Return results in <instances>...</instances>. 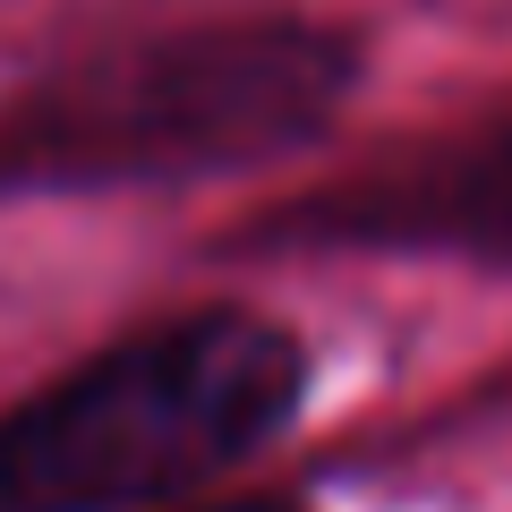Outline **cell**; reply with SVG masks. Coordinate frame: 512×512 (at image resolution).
Wrapping results in <instances>:
<instances>
[{"label":"cell","mask_w":512,"mask_h":512,"mask_svg":"<svg viewBox=\"0 0 512 512\" xmlns=\"http://www.w3.org/2000/svg\"><path fill=\"white\" fill-rule=\"evenodd\" d=\"M308 393V350L248 308H205L103 350L0 419V512H128L274 444Z\"/></svg>","instance_id":"cell-1"},{"label":"cell","mask_w":512,"mask_h":512,"mask_svg":"<svg viewBox=\"0 0 512 512\" xmlns=\"http://www.w3.org/2000/svg\"><path fill=\"white\" fill-rule=\"evenodd\" d=\"M359 222L367 231H402V239H444V248L487 256V265H512V120L487 128L470 154L436 163L393 214H359Z\"/></svg>","instance_id":"cell-3"},{"label":"cell","mask_w":512,"mask_h":512,"mask_svg":"<svg viewBox=\"0 0 512 512\" xmlns=\"http://www.w3.org/2000/svg\"><path fill=\"white\" fill-rule=\"evenodd\" d=\"M205 512H299V504H205Z\"/></svg>","instance_id":"cell-4"},{"label":"cell","mask_w":512,"mask_h":512,"mask_svg":"<svg viewBox=\"0 0 512 512\" xmlns=\"http://www.w3.org/2000/svg\"><path fill=\"white\" fill-rule=\"evenodd\" d=\"M350 86L359 52L325 26H197L43 86L0 128V171L60 188L239 171L316 137Z\"/></svg>","instance_id":"cell-2"}]
</instances>
